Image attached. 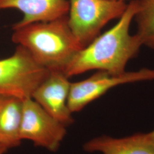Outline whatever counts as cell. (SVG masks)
<instances>
[{
    "mask_svg": "<svg viewBox=\"0 0 154 154\" xmlns=\"http://www.w3.org/2000/svg\"><path fill=\"white\" fill-rule=\"evenodd\" d=\"M110 1H119V0H110ZM121 1H125L126 0H121Z\"/></svg>",
    "mask_w": 154,
    "mask_h": 154,
    "instance_id": "cell-14",
    "label": "cell"
},
{
    "mask_svg": "<svg viewBox=\"0 0 154 154\" xmlns=\"http://www.w3.org/2000/svg\"><path fill=\"white\" fill-rule=\"evenodd\" d=\"M70 85L64 72L49 71L32 97L50 115L66 126L73 122L67 103Z\"/></svg>",
    "mask_w": 154,
    "mask_h": 154,
    "instance_id": "cell-7",
    "label": "cell"
},
{
    "mask_svg": "<svg viewBox=\"0 0 154 154\" xmlns=\"http://www.w3.org/2000/svg\"><path fill=\"white\" fill-rule=\"evenodd\" d=\"M151 80H154V70L146 68L135 72H126L121 75L98 70L85 80L71 83L68 106L72 113L78 112L116 86Z\"/></svg>",
    "mask_w": 154,
    "mask_h": 154,
    "instance_id": "cell-5",
    "label": "cell"
},
{
    "mask_svg": "<svg viewBox=\"0 0 154 154\" xmlns=\"http://www.w3.org/2000/svg\"><path fill=\"white\" fill-rule=\"evenodd\" d=\"M138 6V0L131 1L112 28L80 50L65 70L67 77L92 70L115 75L125 73L128 62L136 57L143 45L138 35H131L129 30Z\"/></svg>",
    "mask_w": 154,
    "mask_h": 154,
    "instance_id": "cell-1",
    "label": "cell"
},
{
    "mask_svg": "<svg viewBox=\"0 0 154 154\" xmlns=\"http://www.w3.org/2000/svg\"><path fill=\"white\" fill-rule=\"evenodd\" d=\"M23 100L0 95V143L8 149L20 144Z\"/></svg>",
    "mask_w": 154,
    "mask_h": 154,
    "instance_id": "cell-10",
    "label": "cell"
},
{
    "mask_svg": "<svg viewBox=\"0 0 154 154\" xmlns=\"http://www.w3.org/2000/svg\"><path fill=\"white\" fill-rule=\"evenodd\" d=\"M146 138L154 147V130L151 132L148 133H144Z\"/></svg>",
    "mask_w": 154,
    "mask_h": 154,
    "instance_id": "cell-12",
    "label": "cell"
},
{
    "mask_svg": "<svg viewBox=\"0 0 154 154\" xmlns=\"http://www.w3.org/2000/svg\"><path fill=\"white\" fill-rule=\"evenodd\" d=\"M7 149H7L5 146L0 143V154H4Z\"/></svg>",
    "mask_w": 154,
    "mask_h": 154,
    "instance_id": "cell-13",
    "label": "cell"
},
{
    "mask_svg": "<svg viewBox=\"0 0 154 154\" xmlns=\"http://www.w3.org/2000/svg\"><path fill=\"white\" fill-rule=\"evenodd\" d=\"M49 71L35 61L26 50L18 45L14 53L0 60V95L22 100L31 98Z\"/></svg>",
    "mask_w": 154,
    "mask_h": 154,
    "instance_id": "cell-4",
    "label": "cell"
},
{
    "mask_svg": "<svg viewBox=\"0 0 154 154\" xmlns=\"http://www.w3.org/2000/svg\"><path fill=\"white\" fill-rule=\"evenodd\" d=\"M134 18L138 25L137 34L142 44L154 49V0H138Z\"/></svg>",
    "mask_w": 154,
    "mask_h": 154,
    "instance_id": "cell-11",
    "label": "cell"
},
{
    "mask_svg": "<svg viewBox=\"0 0 154 154\" xmlns=\"http://www.w3.org/2000/svg\"><path fill=\"white\" fill-rule=\"evenodd\" d=\"M68 22L83 48L99 35L111 20L119 18L126 9L123 1L69 0Z\"/></svg>",
    "mask_w": 154,
    "mask_h": 154,
    "instance_id": "cell-3",
    "label": "cell"
},
{
    "mask_svg": "<svg viewBox=\"0 0 154 154\" xmlns=\"http://www.w3.org/2000/svg\"><path fill=\"white\" fill-rule=\"evenodd\" d=\"M66 126L31 98L23 100L20 136L35 146L57 151L66 134Z\"/></svg>",
    "mask_w": 154,
    "mask_h": 154,
    "instance_id": "cell-6",
    "label": "cell"
},
{
    "mask_svg": "<svg viewBox=\"0 0 154 154\" xmlns=\"http://www.w3.org/2000/svg\"><path fill=\"white\" fill-rule=\"evenodd\" d=\"M84 150L102 154H154V147L144 133L116 138L103 135L94 138L83 146Z\"/></svg>",
    "mask_w": 154,
    "mask_h": 154,
    "instance_id": "cell-9",
    "label": "cell"
},
{
    "mask_svg": "<svg viewBox=\"0 0 154 154\" xmlns=\"http://www.w3.org/2000/svg\"><path fill=\"white\" fill-rule=\"evenodd\" d=\"M12 41L28 51L49 71H62L83 48L72 32L68 15L13 28Z\"/></svg>",
    "mask_w": 154,
    "mask_h": 154,
    "instance_id": "cell-2",
    "label": "cell"
},
{
    "mask_svg": "<svg viewBox=\"0 0 154 154\" xmlns=\"http://www.w3.org/2000/svg\"><path fill=\"white\" fill-rule=\"evenodd\" d=\"M16 9L22 11L23 18L13 28L33 23L47 22L68 15V0H0V10Z\"/></svg>",
    "mask_w": 154,
    "mask_h": 154,
    "instance_id": "cell-8",
    "label": "cell"
}]
</instances>
